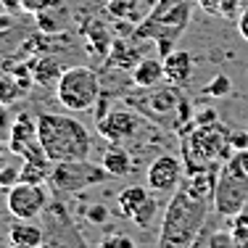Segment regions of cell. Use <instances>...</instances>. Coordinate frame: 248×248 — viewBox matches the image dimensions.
<instances>
[{
  "mask_svg": "<svg viewBox=\"0 0 248 248\" xmlns=\"http://www.w3.org/2000/svg\"><path fill=\"white\" fill-rule=\"evenodd\" d=\"M8 148L16 151L24 158H48L40 145V132H37V119L29 114H19L14 119L11 127V138H8Z\"/></svg>",
  "mask_w": 248,
  "mask_h": 248,
  "instance_id": "8fae6325",
  "label": "cell"
},
{
  "mask_svg": "<svg viewBox=\"0 0 248 248\" xmlns=\"http://www.w3.org/2000/svg\"><path fill=\"white\" fill-rule=\"evenodd\" d=\"M87 217H90V222L93 224H103L106 219H108V211H106V206H93L90 211H87Z\"/></svg>",
  "mask_w": 248,
  "mask_h": 248,
  "instance_id": "1f68e13d",
  "label": "cell"
},
{
  "mask_svg": "<svg viewBox=\"0 0 248 248\" xmlns=\"http://www.w3.org/2000/svg\"><path fill=\"white\" fill-rule=\"evenodd\" d=\"M106 177H108V172L90 161H63V164H53L50 185L61 193H79L85 187L103 182Z\"/></svg>",
  "mask_w": 248,
  "mask_h": 248,
  "instance_id": "52a82bcc",
  "label": "cell"
},
{
  "mask_svg": "<svg viewBox=\"0 0 248 248\" xmlns=\"http://www.w3.org/2000/svg\"><path fill=\"white\" fill-rule=\"evenodd\" d=\"M156 214H158V201L153 198V196H148V201H145L143 203V209L138 211V214H135V224H138V227H151L153 224V219H156Z\"/></svg>",
  "mask_w": 248,
  "mask_h": 248,
  "instance_id": "d4e9b609",
  "label": "cell"
},
{
  "mask_svg": "<svg viewBox=\"0 0 248 248\" xmlns=\"http://www.w3.org/2000/svg\"><path fill=\"white\" fill-rule=\"evenodd\" d=\"M151 196V187L148 185H129V187H124V190L119 193V198H116V209H119V214L124 217V219H129L132 222L135 219V214H138L140 209H143V203L148 201Z\"/></svg>",
  "mask_w": 248,
  "mask_h": 248,
  "instance_id": "e0dca14e",
  "label": "cell"
},
{
  "mask_svg": "<svg viewBox=\"0 0 248 248\" xmlns=\"http://www.w3.org/2000/svg\"><path fill=\"white\" fill-rule=\"evenodd\" d=\"M140 127H143V114L135 108H111L103 119H98V132L108 143H116V145H122L124 140L138 138Z\"/></svg>",
  "mask_w": 248,
  "mask_h": 248,
  "instance_id": "30bf717a",
  "label": "cell"
},
{
  "mask_svg": "<svg viewBox=\"0 0 248 248\" xmlns=\"http://www.w3.org/2000/svg\"><path fill=\"white\" fill-rule=\"evenodd\" d=\"M211 203H214V211L222 219H232L235 214H240L248 206V172L238 164L235 156H230L222 164Z\"/></svg>",
  "mask_w": 248,
  "mask_h": 248,
  "instance_id": "8992f818",
  "label": "cell"
},
{
  "mask_svg": "<svg viewBox=\"0 0 248 248\" xmlns=\"http://www.w3.org/2000/svg\"><path fill=\"white\" fill-rule=\"evenodd\" d=\"M48 206V190L37 182H16L5 190V209L16 219H37Z\"/></svg>",
  "mask_w": 248,
  "mask_h": 248,
  "instance_id": "9c48e42d",
  "label": "cell"
},
{
  "mask_svg": "<svg viewBox=\"0 0 248 248\" xmlns=\"http://www.w3.org/2000/svg\"><path fill=\"white\" fill-rule=\"evenodd\" d=\"M98 248H138V243H135L132 238H127V235H106L103 240L98 243Z\"/></svg>",
  "mask_w": 248,
  "mask_h": 248,
  "instance_id": "f1b7e54d",
  "label": "cell"
},
{
  "mask_svg": "<svg viewBox=\"0 0 248 248\" xmlns=\"http://www.w3.org/2000/svg\"><path fill=\"white\" fill-rule=\"evenodd\" d=\"M21 93H24V90H21L19 82H16L11 74H8V77H0V103H3V106L14 103V100L19 98Z\"/></svg>",
  "mask_w": 248,
  "mask_h": 248,
  "instance_id": "484cf974",
  "label": "cell"
},
{
  "mask_svg": "<svg viewBox=\"0 0 248 248\" xmlns=\"http://www.w3.org/2000/svg\"><path fill=\"white\" fill-rule=\"evenodd\" d=\"M145 185L151 193H174L182 185V161L172 153L158 156L145 172Z\"/></svg>",
  "mask_w": 248,
  "mask_h": 248,
  "instance_id": "7c38bea8",
  "label": "cell"
},
{
  "mask_svg": "<svg viewBox=\"0 0 248 248\" xmlns=\"http://www.w3.org/2000/svg\"><path fill=\"white\" fill-rule=\"evenodd\" d=\"M40 145L53 164L63 161H87L93 140L87 127L66 114H40L37 116Z\"/></svg>",
  "mask_w": 248,
  "mask_h": 248,
  "instance_id": "6da1fadb",
  "label": "cell"
},
{
  "mask_svg": "<svg viewBox=\"0 0 248 248\" xmlns=\"http://www.w3.org/2000/svg\"><path fill=\"white\" fill-rule=\"evenodd\" d=\"M11 27V14H5V16H0V32H5V29Z\"/></svg>",
  "mask_w": 248,
  "mask_h": 248,
  "instance_id": "d590c367",
  "label": "cell"
},
{
  "mask_svg": "<svg viewBox=\"0 0 248 248\" xmlns=\"http://www.w3.org/2000/svg\"><path fill=\"white\" fill-rule=\"evenodd\" d=\"M230 90H232V82H230V77H224V74H217L214 79L203 87V93H209L211 98H224Z\"/></svg>",
  "mask_w": 248,
  "mask_h": 248,
  "instance_id": "83f0119b",
  "label": "cell"
},
{
  "mask_svg": "<svg viewBox=\"0 0 248 248\" xmlns=\"http://www.w3.org/2000/svg\"><path fill=\"white\" fill-rule=\"evenodd\" d=\"M21 169H24V156L5 148L3 158H0V190H8L16 182H21Z\"/></svg>",
  "mask_w": 248,
  "mask_h": 248,
  "instance_id": "d6986e66",
  "label": "cell"
},
{
  "mask_svg": "<svg viewBox=\"0 0 248 248\" xmlns=\"http://www.w3.org/2000/svg\"><path fill=\"white\" fill-rule=\"evenodd\" d=\"M196 3L201 5V8H206V14H217V16H219L224 0H196Z\"/></svg>",
  "mask_w": 248,
  "mask_h": 248,
  "instance_id": "d6a6232c",
  "label": "cell"
},
{
  "mask_svg": "<svg viewBox=\"0 0 248 248\" xmlns=\"http://www.w3.org/2000/svg\"><path fill=\"white\" fill-rule=\"evenodd\" d=\"M8 243L14 248H40L45 243V232L34 219H16L8 227Z\"/></svg>",
  "mask_w": 248,
  "mask_h": 248,
  "instance_id": "4fadbf2b",
  "label": "cell"
},
{
  "mask_svg": "<svg viewBox=\"0 0 248 248\" xmlns=\"http://www.w3.org/2000/svg\"><path fill=\"white\" fill-rule=\"evenodd\" d=\"M164 72L172 85L185 87L193 77V56L187 50H172L169 56H164Z\"/></svg>",
  "mask_w": 248,
  "mask_h": 248,
  "instance_id": "5bb4252c",
  "label": "cell"
},
{
  "mask_svg": "<svg viewBox=\"0 0 248 248\" xmlns=\"http://www.w3.org/2000/svg\"><path fill=\"white\" fill-rule=\"evenodd\" d=\"M103 90H100V77L87 66H72L63 69L56 85V98L66 111L82 114L90 111L100 100Z\"/></svg>",
  "mask_w": 248,
  "mask_h": 248,
  "instance_id": "5b68a950",
  "label": "cell"
},
{
  "mask_svg": "<svg viewBox=\"0 0 248 248\" xmlns=\"http://www.w3.org/2000/svg\"><path fill=\"white\" fill-rule=\"evenodd\" d=\"M211 201H201L196 196L177 187L174 196L169 198L164 209L161 235H158V248H190L203 224L209 222L211 214Z\"/></svg>",
  "mask_w": 248,
  "mask_h": 248,
  "instance_id": "7a4b0ae2",
  "label": "cell"
},
{
  "mask_svg": "<svg viewBox=\"0 0 248 248\" xmlns=\"http://www.w3.org/2000/svg\"><path fill=\"white\" fill-rule=\"evenodd\" d=\"M132 56H135V50L129 48L127 43H119V40H116L108 50V63H114V66H135L140 58H132Z\"/></svg>",
  "mask_w": 248,
  "mask_h": 248,
  "instance_id": "603a6c76",
  "label": "cell"
},
{
  "mask_svg": "<svg viewBox=\"0 0 248 248\" xmlns=\"http://www.w3.org/2000/svg\"><path fill=\"white\" fill-rule=\"evenodd\" d=\"M161 79H167V72H164V61H158V58H140L132 66V82L140 90L161 85Z\"/></svg>",
  "mask_w": 248,
  "mask_h": 248,
  "instance_id": "9a60e30c",
  "label": "cell"
},
{
  "mask_svg": "<svg viewBox=\"0 0 248 248\" xmlns=\"http://www.w3.org/2000/svg\"><path fill=\"white\" fill-rule=\"evenodd\" d=\"M230 145V129H224L219 122L198 124L185 140H182V156H185V172H206L217 169L232 156Z\"/></svg>",
  "mask_w": 248,
  "mask_h": 248,
  "instance_id": "3957f363",
  "label": "cell"
},
{
  "mask_svg": "<svg viewBox=\"0 0 248 248\" xmlns=\"http://www.w3.org/2000/svg\"><path fill=\"white\" fill-rule=\"evenodd\" d=\"M100 167L108 172V177H127L132 172V156L122 148V145H111L106 148V153L100 156Z\"/></svg>",
  "mask_w": 248,
  "mask_h": 248,
  "instance_id": "ac0fdd59",
  "label": "cell"
},
{
  "mask_svg": "<svg viewBox=\"0 0 248 248\" xmlns=\"http://www.w3.org/2000/svg\"><path fill=\"white\" fill-rule=\"evenodd\" d=\"M193 5L196 0H156L151 14L135 27V37L153 43H177L190 24Z\"/></svg>",
  "mask_w": 248,
  "mask_h": 248,
  "instance_id": "277c9868",
  "label": "cell"
},
{
  "mask_svg": "<svg viewBox=\"0 0 248 248\" xmlns=\"http://www.w3.org/2000/svg\"><path fill=\"white\" fill-rule=\"evenodd\" d=\"M230 230H232V235H235V240H238V246H243L248 248V206L240 214H235L232 217V222H230Z\"/></svg>",
  "mask_w": 248,
  "mask_h": 248,
  "instance_id": "cb8c5ba5",
  "label": "cell"
},
{
  "mask_svg": "<svg viewBox=\"0 0 248 248\" xmlns=\"http://www.w3.org/2000/svg\"><path fill=\"white\" fill-rule=\"evenodd\" d=\"M0 5L5 8V14H16V11H21V0H0Z\"/></svg>",
  "mask_w": 248,
  "mask_h": 248,
  "instance_id": "e575fe53",
  "label": "cell"
},
{
  "mask_svg": "<svg viewBox=\"0 0 248 248\" xmlns=\"http://www.w3.org/2000/svg\"><path fill=\"white\" fill-rule=\"evenodd\" d=\"M50 172H53L50 158H24L21 182H37V185H45V182H50Z\"/></svg>",
  "mask_w": 248,
  "mask_h": 248,
  "instance_id": "ffe728a7",
  "label": "cell"
},
{
  "mask_svg": "<svg viewBox=\"0 0 248 248\" xmlns=\"http://www.w3.org/2000/svg\"><path fill=\"white\" fill-rule=\"evenodd\" d=\"M32 77L37 85L43 87H50V85H58V77H61V69L53 58H37L32 63Z\"/></svg>",
  "mask_w": 248,
  "mask_h": 248,
  "instance_id": "44dd1931",
  "label": "cell"
},
{
  "mask_svg": "<svg viewBox=\"0 0 248 248\" xmlns=\"http://www.w3.org/2000/svg\"><path fill=\"white\" fill-rule=\"evenodd\" d=\"M190 248H238V240L230 227H217V224L206 222Z\"/></svg>",
  "mask_w": 248,
  "mask_h": 248,
  "instance_id": "2e32d148",
  "label": "cell"
},
{
  "mask_svg": "<svg viewBox=\"0 0 248 248\" xmlns=\"http://www.w3.org/2000/svg\"><path fill=\"white\" fill-rule=\"evenodd\" d=\"M138 3L140 0H108V11L124 19H138Z\"/></svg>",
  "mask_w": 248,
  "mask_h": 248,
  "instance_id": "4316f807",
  "label": "cell"
},
{
  "mask_svg": "<svg viewBox=\"0 0 248 248\" xmlns=\"http://www.w3.org/2000/svg\"><path fill=\"white\" fill-rule=\"evenodd\" d=\"M182 95H180V87L172 85L169 82L167 87H148V93H145L143 98H129V106H132L135 111H140V114L145 116V119H153L158 124L169 122L177 111L182 108Z\"/></svg>",
  "mask_w": 248,
  "mask_h": 248,
  "instance_id": "ba28073f",
  "label": "cell"
},
{
  "mask_svg": "<svg viewBox=\"0 0 248 248\" xmlns=\"http://www.w3.org/2000/svg\"><path fill=\"white\" fill-rule=\"evenodd\" d=\"M0 248H14V246H3V243H0Z\"/></svg>",
  "mask_w": 248,
  "mask_h": 248,
  "instance_id": "74e56055",
  "label": "cell"
},
{
  "mask_svg": "<svg viewBox=\"0 0 248 248\" xmlns=\"http://www.w3.org/2000/svg\"><path fill=\"white\" fill-rule=\"evenodd\" d=\"M87 45H90L93 53H98V56H108L111 50V37H108V29L100 27V24H93L87 29Z\"/></svg>",
  "mask_w": 248,
  "mask_h": 248,
  "instance_id": "7402d4cb",
  "label": "cell"
},
{
  "mask_svg": "<svg viewBox=\"0 0 248 248\" xmlns=\"http://www.w3.org/2000/svg\"><path fill=\"white\" fill-rule=\"evenodd\" d=\"M3 153H5V148H3V143H0V158H3Z\"/></svg>",
  "mask_w": 248,
  "mask_h": 248,
  "instance_id": "8d00e7d4",
  "label": "cell"
},
{
  "mask_svg": "<svg viewBox=\"0 0 248 248\" xmlns=\"http://www.w3.org/2000/svg\"><path fill=\"white\" fill-rule=\"evenodd\" d=\"M238 32H240V37L248 43V5L243 11H240V19H238Z\"/></svg>",
  "mask_w": 248,
  "mask_h": 248,
  "instance_id": "836d02e7",
  "label": "cell"
},
{
  "mask_svg": "<svg viewBox=\"0 0 248 248\" xmlns=\"http://www.w3.org/2000/svg\"><path fill=\"white\" fill-rule=\"evenodd\" d=\"M230 145H232V151H246L248 148V132L232 129V132H230Z\"/></svg>",
  "mask_w": 248,
  "mask_h": 248,
  "instance_id": "4dcf8cb0",
  "label": "cell"
},
{
  "mask_svg": "<svg viewBox=\"0 0 248 248\" xmlns=\"http://www.w3.org/2000/svg\"><path fill=\"white\" fill-rule=\"evenodd\" d=\"M58 3L61 0H21V11L24 14H40V11H48Z\"/></svg>",
  "mask_w": 248,
  "mask_h": 248,
  "instance_id": "f546056e",
  "label": "cell"
}]
</instances>
